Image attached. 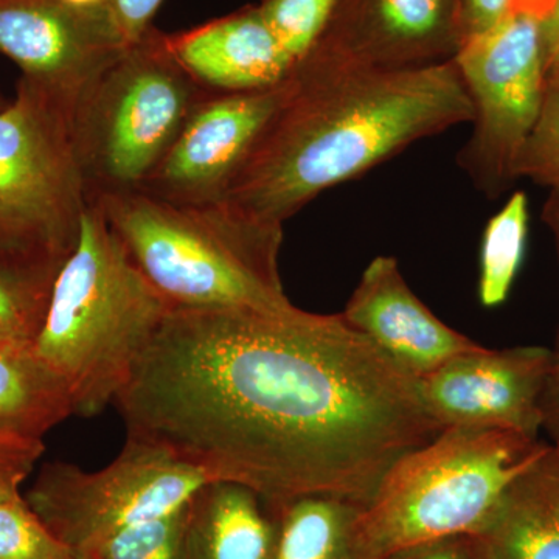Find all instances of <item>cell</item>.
<instances>
[{"mask_svg": "<svg viewBox=\"0 0 559 559\" xmlns=\"http://www.w3.org/2000/svg\"><path fill=\"white\" fill-rule=\"evenodd\" d=\"M278 521L255 489L209 480L190 498V559H272Z\"/></svg>", "mask_w": 559, "mask_h": 559, "instance_id": "16", "label": "cell"}, {"mask_svg": "<svg viewBox=\"0 0 559 559\" xmlns=\"http://www.w3.org/2000/svg\"><path fill=\"white\" fill-rule=\"evenodd\" d=\"M554 356V349L546 347L480 345L418 380L419 393L443 429L513 430L539 439Z\"/></svg>", "mask_w": 559, "mask_h": 559, "instance_id": "12", "label": "cell"}, {"mask_svg": "<svg viewBox=\"0 0 559 559\" xmlns=\"http://www.w3.org/2000/svg\"><path fill=\"white\" fill-rule=\"evenodd\" d=\"M72 415L68 385L33 348H0V436L43 440Z\"/></svg>", "mask_w": 559, "mask_h": 559, "instance_id": "19", "label": "cell"}, {"mask_svg": "<svg viewBox=\"0 0 559 559\" xmlns=\"http://www.w3.org/2000/svg\"><path fill=\"white\" fill-rule=\"evenodd\" d=\"M465 39L460 0H340L329 27L301 61L349 69L426 68L454 60Z\"/></svg>", "mask_w": 559, "mask_h": 559, "instance_id": "11", "label": "cell"}, {"mask_svg": "<svg viewBox=\"0 0 559 559\" xmlns=\"http://www.w3.org/2000/svg\"><path fill=\"white\" fill-rule=\"evenodd\" d=\"M209 480L204 471L165 448L127 437L119 455L98 471L47 463L25 499L75 555L179 509Z\"/></svg>", "mask_w": 559, "mask_h": 559, "instance_id": "8", "label": "cell"}, {"mask_svg": "<svg viewBox=\"0 0 559 559\" xmlns=\"http://www.w3.org/2000/svg\"><path fill=\"white\" fill-rule=\"evenodd\" d=\"M190 499L179 509L76 551V559H190Z\"/></svg>", "mask_w": 559, "mask_h": 559, "instance_id": "22", "label": "cell"}, {"mask_svg": "<svg viewBox=\"0 0 559 559\" xmlns=\"http://www.w3.org/2000/svg\"><path fill=\"white\" fill-rule=\"evenodd\" d=\"M73 110L22 76L0 110V259L49 277L75 249L91 201Z\"/></svg>", "mask_w": 559, "mask_h": 559, "instance_id": "6", "label": "cell"}, {"mask_svg": "<svg viewBox=\"0 0 559 559\" xmlns=\"http://www.w3.org/2000/svg\"><path fill=\"white\" fill-rule=\"evenodd\" d=\"M167 44L191 79L216 94L270 90L288 79L293 70L259 5L167 35Z\"/></svg>", "mask_w": 559, "mask_h": 559, "instance_id": "15", "label": "cell"}, {"mask_svg": "<svg viewBox=\"0 0 559 559\" xmlns=\"http://www.w3.org/2000/svg\"><path fill=\"white\" fill-rule=\"evenodd\" d=\"M121 51L108 25L64 0H0V55L72 105Z\"/></svg>", "mask_w": 559, "mask_h": 559, "instance_id": "13", "label": "cell"}, {"mask_svg": "<svg viewBox=\"0 0 559 559\" xmlns=\"http://www.w3.org/2000/svg\"><path fill=\"white\" fill-rule=\"evenodd\" d=\"M168 310L285 311L283 227L224 202L176 204L140 190L92 194Z\"/></svg>", "mask_w": 559, "mask_h": 559, "instance_id": "3", "label": "cell"}, {"mask_svg": "<svg viewBox=\"0 0 559 559\" xmlns=\"http://www.w3.org/2000/svg\"><path fill=\"white\" fill-rule=\"evenodd\" d=\"M342 316L415 380L480 347L437 318L407 285L399 260L389 255L370 261Z\"/></svg>", "mask_w": 559, "mask_h": 559, "instance_id": "14", "label": "cell"}, {"mask_svg": "<svg viewBox=\"0 0 559 559\" xmlns=\"http://www.w3.org/2000/svg\"><path fill=\"white\" fill-rule=\"evenodd\" d=\"M528 237V198L514 191L502 209L488 221L480 248L479 299L495 308L509 299L521 270Z\"/></svg>", "mask_w": 559, "mask_h": 559, "instance_id": "20", "label": "cell"}, {"mask_svg": "<svg viewBox=\"0 0 559 559\" xmlns=\"http://www.w3.org/2000/svg\"><path fill=\"white\" fill-rule=\"evenodd\" d=\"M477 535L492 559H559V450L522 473Z\"/></svg>", "mask_w": 559, "mask_h": 559, "instance_id": "17", "label": "cell"}, {"mask_svg": "<svg viewBox=\"0 0 559 559\" xmlns=\"http://www.w3.org/2000/svg\"><path fill=\"white\" fill-rule=\"evenodd\" d=\"M271 506L278 521L272 559H371L360 539L362 503L312 495Z\"/></svg>", "mask_w": 559, "mask_h": 559, "instance_id": "18", "label": "cell"}, {"mask_svg": "<svg viewBox=\"0 0 559 559\" xmlns=\"http://www.w3.org/2000/svg\"><path fill=\"white\" fill-rule=\"evenodd\" d=\"M547 80H559V72L555 73V75L549 76Z\"/></svg>", "mask_w": 559, "mask_h": 559, "instance_id": "35", "label": "cell"}, {"mask_svg": "<svg viewBox=\"0 0 559 559\" xmlns=\"http://www.w3.org/2000/svg\"><path fill=\"white\" fill-rule=\"evenodd\" d=\"M164 0H109V17L121 49H128L153 28Z\"/></svg>", "mask_w": 559, "mask_h": 559, "instance_id": "27", "label": "cell"}, {"mask_svg": "<svg viewBox=\"0 0 559 559\" xmlns=\"http://www.w3.org/2000/svg\"><path fill=\"white\" fill-rule=\"evenodd\" d=\"M544 60H546L547 79L559 72V0L543 20Z\"/></svg>", "mask_w": 559, "mask_h": 559, "instance_id": "31", "label": "cell"}, {"mask_svg": "<svg viewBox=\"0 0 559 559\" xmlns=\"http://www.w3.org/2000/svg\"><path fill=\"white\" fill-rule=\"evenodd\" d=\"M466 39L491 31L516 11V0H460ZM465 39V40H466Z\"/></svg>", "mask_w": 559, "mask_h": 559, "instance_id": "28", "label": "cell"}, {"mask_svg": "<svg viewBox=\"0 0 559 559\" xmlns=\"http://www.w3.org/2000/svg\"><path fill=\"white\" fill-rule=\"evenodd\" d=\"M114 406L127 437L267 502L367 506L407 452L439 436L418 380L340 314L171 310Z\"/></svg>", "mask_w": 559, "mask_h": 559, "instance_id": "1", "label": "cell"}, {"mask_svg": "<svg viewBox=\"0 0 559 559\" xmlns=\"http://www.w3.org/2000/svg\"><path fill=\"white\" fill-rule=\"evenodd\" d=\"M9 103L10 102H7L5 97H3L2 92H0V110L5 109Z\"/></svg>", "mask_w": 559, "mask_h": 559, "instance_id": "34", "label": "cell"}, {"mask_svg": "<svg viewBox=\"0 0 559 559\" xmlns=\"http://www.w3.org/2000/svg\"><path fill=\"white\" fill-rule=\"evenodd\" d=\"M551 444L513 430L448 428L407 452L360 513L371 559L460 533H479L514 480Z\"/></svg>", "mask_w": 559, "mask_h": 559, "instance_id": "5", "label": "cell"}, {"mask_svg": "<svg viewBox=\"0 0 559 559\" xmlns=\"http://www.w3.org/2000/svg\"><path fill=\"white\" fill-rule=\"evenodd\" d=\"M0 559H76L16 492L0 503Z\"/></svg>", "mask_w": 559, "mask_h": 559, "instance_id": "24", "label": "cell"}, {"mask_svg": "<svg viewBox=\"0 0 559 559\" xmlns=\"http://www.w3.org/2000/svg\"><path fill=\"white\" fill-rule=\"evenodd\" d=\"M46 451L43 440L0 436V465L20 466L33 471Z\"/></svg>", "mask_w": 559, "mask_h": 559, "instance_id": "29", "label": "cell"}, {"mask_svg": "<svg viewBox=\"0 0 559 559\" xmlns=\"http://www.w3.org/2000/svg\"><path fill=\"white\" fill-rule=\"evenodd\" d=\"M543 20L514 11L471 36L455 55L473 105V132L459 165L488 198L514 180V165L538 120L547 87Z\"/></svg>", "mask_w": 559, "mask_h": 559, "instance_id": "9", "label": "cell"}, {"mask_svg": "<svg viewBox=\"0 0 559 559\" xmlns=\"http://www.w3.org/2000/svg\"><path fill=\"white\" fill-rule=\"evenodd\" d=\"M286 94L288 79L270 90L205 92L139 190L176 204L223 201Z\"/></svg>", "mask_w": 559, "mask_h": 559, "instance_id": "10", "label": "cell"}, {"mask_svg": "<svg viewBox=\"0 0 559 559\" xmlns=\"http://www.w3.org/2000/svg\"><path fill=\"white\" fill-rule=\"evenodd\" d=\"M559 187V80H547L538 120L514 165V179Z\"/></svg>", "mask_w": 559, "mask_h": 559, "instance_id": "25", "label": "cell"}, {"mask_svg": "<svg viewBox=\"0 0 559 559\" xmlns=\"http://www.w3.org/2000/svg\"><path fill=\"white\" fill-rule=\"evenodd\" d=\"M31 473L32 469L20 468V466L0 465V503L20 492L21 485Z\"/></svg>", "mask_w": 559, "mask_h": 559, "instance_id": "32", "label": "cell"}, {"mask_svg": "<svg viewBox=\"0 0 559 559\" xmlns=\"http://www.w3.org/2000/svg\"><path fill=\"white\" fill-rule=\"evenodd\" d=\"M384 559H492L487 543L477 533H460L415 544Z\"/></svg>", "mask_w": 559, "mask_h": 559, "instance_id": "26", "label": "cell"}, {"mask_svg": "<svg viewBox=\"0 0 559 559\" xmlns=\"http://www.w3.org/2000/svg\"><path fill=\"white\" fill-rule=\"evenodd\" d=\"M53 280L0 259V348H33Z\"/></svg>", "mask_w": 559, "mask_h": 559, "instance_id": "21", "label": "cell"}, {"mask_svg": "<svg viewBox=\"0 0 559 559\" xmlns=\"http://www.w3.org/2000/svg\"><path fill=\"white\" fill-rule=\"evenodd\" d=\"M151 28L80 95L76 148L91 194L139 190L205 94Z\"/></svg>", "mask_w": 559, "mask_h": 559, "instance_id": "7", "label": "cell"}, {"mask_svg": "<svg viewBox=\"0 0 559 559\" xmlns=\"http://www.w3.org/2000/svg\"><path fill=\"white\" fill-rule=\"evenodd\" d=\"M543 429L551 439L559 440V348L555 349L554 362L543 395Z\"/></svg>", "mask_w": 559, "mask_h": 559, "instance_id": "30", "label": "cell"}, {"mask_svg": "<svg viewBox=\"0 0 559 559\" xmlns=\"http://www.w3.org/2000/svg\"><path fill=\"white\" fill-rule=\"evenodd\" d=\"M554 447H557V448H558V450H559V440H558V441H555Z\"/></svg>", "mask_w": 559, "mask_h": 559, "instance_id": "36", "label": "cell"}, {"mask_svg": "<svg viewBox=\"0 0 559 559\" xmlns=\"http://www.w3.org/2000/svg\"><path fill=\"white\" fill-rule=\"evenodd\" d=\"M543 216L547 226H549L551 231H554L555 238H557L559 252V187L550 189V197L549 200H547L546 205H544ZM557 348H559V331Z\"/></svg>", "mask_w": 559, "mask_h": 559, "instance_id": "33", "label": "cell"}, {"mask_svg": "<svg viewBox=\"0 0 559 559\" xmlns=\"http://www.w3.org/2000/svg\"><path fill=\"white\" fill-rule=\"evenodd\" d=\"M337 2L340 0H261V16L293 69L318 44Z\"/></svg>", "mask_w": 559, "mask_h": 559, "instance_id": "23", "label": "cell"}, {"mask_svg": "<svg viewBox=\"0 0 559 559\" xmlns=\"http://www.w3.org/2000/svg\"><path fill=\"white\" fill-rule=\"evenodd\" d=\"M168 311L91 194L33 353L68 385L76 415L91 417L128 384Z\"/></svg>", "mask_w": 559, "mask_h": 559, "instance_id": "4", "label": "cell"}, {"mask_svg": "<svg viewBox=\"0 0 559 559\" xmlns=\"http://www.w3.org/2000/svg\"><path fill=\"white\" fill-rule=\"evenodd\" d=\"M473 116L454 60L404 70L301 61L221 202L285 227L323 191L366 175L419 140L471 123Z\"/></svg>", "mask_w": 559, "mask_h": 559, "instance_id": "2", "label": "cell"}]
</instances>
